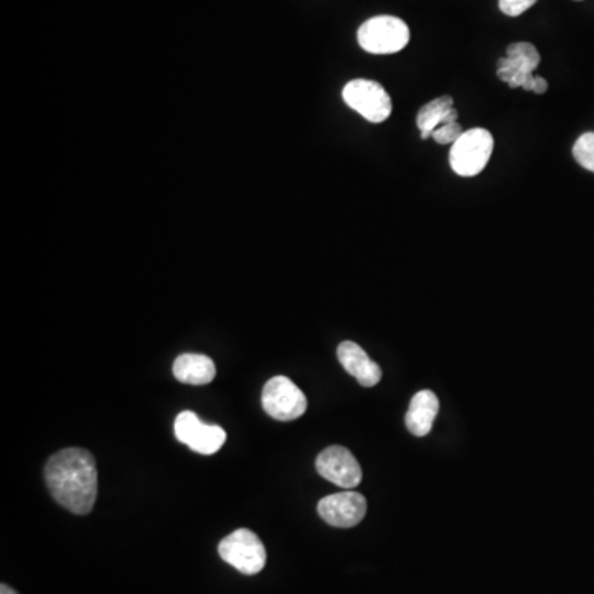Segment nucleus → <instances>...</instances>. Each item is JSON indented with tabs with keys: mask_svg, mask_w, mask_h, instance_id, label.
Here are the masks:
<instances>
[{
	"mask_svg": "<svg viewBox=\"0 0 594 594\" xmlns=\"http://www.w3.org/2000/svg\"><path fill=\"white\" fill-rule=\"evenodd\" d=\"M45 482L58 504L76 515L90 514L98 497L95 456L83 448H66L45 464Z\"/></svg>",
	"mask_w": 594,
	"mask_h": 594,
	"instance_id": "1",
	"label": "nucleus"
},
{
	"mask_svg": "<svg viewBox=\"0 0 594 594\" xmlns=\"http://www.w3.org/2000/svg\"><path fill=\"white\" fill-rule=\"evenodd\" d=\"M540 65V53L532 43H512L507 48V57L500 58L497 76L510 88H524L537 95L548 90V83L542 76L533 75Z\"/></svg>",
	"mask_w": 594,
	"mask_h": 594,
	"instance_id": "2",
	"label": "nucleus"
},
{
	"mask_svg": "<svg viewBox=\"0 0 594 594\" xmlns=\"http://www.w3.org/2000/svg\"><path fill=\"white\" fill-rule=\"evenodd\" d=\"M360 47L373 55L398 53L410 42V29L403 20L392 15H378L360 25Z\"/></svg>",
	"mask_w": 594,
	"mask_h": 594,
	"instance_id": "3",
	"label": "nucleus"
},
{
	"mask_svg": "<svg viewBox=\"0 0 594 594\" xmlns=\"http://www.w3.org/2000/svg\"><path fill=\"white\" fill-rule=\"evenodd\" d=\"M492 151H494V137L491 132L482 128L469 129L454 142L449 154V162L456 174L461 177H474L486 169Z\"/></svg>",
	"mask_w": 594,
	"mask_h": 594,
	"instance_id": "4",
	"label": "nucleus"
},
{
	"mask_svg": "<svg viewBox=\"0 0 594 594\" xmlns=\"http://www.w3.org/2000/svg\"><path fill=\"white\" fill-rule=\"evenodd\" d=\"M218 553L223 561L233 566L243 575H256L266 565V548L250 528H238L223 538L218 545Z\"/></svg>",
	"mask_w": 594,
	"mask_h": 594,
	"instance_id": "5",
	"label": "nucleus"
},
{
	"mask_svg": "<svg viewBox=\"0 0 594 594\" xmlns=\"http://www.w3.org/2000/svg\"><path fill=\"white\" fill-rule=\"evenodd\" d=\"M342 98L350 109H354L370 123H383L393 111L392 98L380 83L372 80H352L345 85Z\"/></svg>",
	"mask_w": 594,
	"mask_h": 594,
	"instance_id": "6",
	"label": "nucleus"
},
{
	"mask_svg": "<svg viewBox=\"0 0 594 594\" xmlns=\"http://www.w3.org/2000/svg\"><path fill=\"white\" fill-rule=\"evenodd\" d=\"M263 410L278 421H294L307 410V398L288 377H274L263 388Z\"/></svg>",
	"mask_w": 594,
	"mask_h": 594,
	"instance_id": "7",
	"label": "nucleus"
},
{
	"mask_svg": "<svg viewBox=\"0 0 594 594\" xmlns=\"http://www.w3.org/2000/svg\"><path fill=\"white\" fill-rule=\"evenodd\" d=\"M175 436L180 443L187 444L192 451L205 456L220 451L227 441L225 429L217 425H205L198 420L194 411H182L175 418Z\"/></svg>",
	"mask_w": 594,
	"mask_h": 594,
	"instance_id": "8",
	"label": "nucleus"
},
{
	"mask_svg": "<svg viewBox=\"0 0 594 594\" xmlns=\"http://www.w3.org/2000/svg\"><path fill=\"white\" fill-rule=\"evenodd\" d=\"M316 469L324 479L342 489H354L362 481V467L344 446H329L316 459Z\"/></svg>",
	"mask_w": 594,
	"mask_h": 594,
	"instance_id": "9",
	"label": "nucleus"
},
{
	"mask_svg": "<svg viewBox=\"0 0 594 594\" xmlns=\"http://www.w3.org/2000/svg\"><path fill=\"white\" fill-rule=\"evenodd\" d=\"M317 512L321 519L332 527H355L367 514V500L359 492H339L324 497L317 505Z\"/></svg>",
	"mask_w": 594,
	"mask_h": 594,
	"instance_id": "10",
	"label": "nucleus"
},
{
	"mask_svg": "<svg viewBox=\"0 0 594 594\" xmlns=\"http://www.w3.org/2000/svg\"><path fill=\"white\" fill-rule=\"evenodd\" d=\"M337 359L345 372L357 378L362 387H375L382 380V368L368 357L367 352L352 340H345L337 349Z\"/></svg>",
	"mask_w": 594,
	"mask_h": 594,
	"instance_id": "11",
	"label": "nucleus"
},
{
	"mask_svg": "<svg viewBox=\"0 0 594 594\" xmlns=\"http://www.w3.org/2000/svg\"><path fill=\"white\" fill-rule=\"evenodd\" d=\"M438 411V396L434 395L433 392H429V390L416 393L413 400H411L408 413H406V428L411 434L423 438L433 429V423L436 416H438Z\"/></svg>",
	"mask_w": 594,
	"mask_h": 594,
	"instance_id": "12",
	"label": "nucleus"
},
{
	"mask_svg": "<svg viewBox=\"0 0 594 594\" xmlns=\"http://www.w3.org/2000/svg\"><path fill=\"white\" fill-rule=\"evenodd\" d=\"M217 375L210 357L202 354H182L175 359L174 377L185 385H207Z\"/></svg>",
	"mask_w": 594,
	"mask_h": 594,
	"instance_id": "13",
	"label": "nucleus"
},
{
	"mask_svg": "<svg viewBox=\"0 0 594 594\" xmlns=\"http://www.w3.org/2000/svg\"><path fill=\"white\" fill-rule=\"evenodd\" d=\"M459 114L454 109V99L451 96H441L426 103L418 111L416 124L421 131V139L433 137L434 129L443 124L458 123Z\"/></svg>",
	"mask_w": 594,
	"mask_h": 594,
	"instance_id": "14",
	"label": "nucleus"
},
{
	"mask_svg": "<svg viewBox=\"0 0 594 594\" xmlns=\"http://www.w3.org/2000/svg\"><path fill=\"white\" fill-rule=\"evenodd\" d=\"M573 156L581 167L594 172V132H586L575 142Z\"/></svg>",
	"mask_w": 594,
	"mask_h": 594,
	"instance_id": "15",
	"label": "nucleus"
},
{
	"mask_svg": "<svg viewBox=\"0 0 594 594\" xmlns=\"http://www.w3.org/2000/svg\"><path fill=\"white\" fill-rule=\"evenodd\" d=\"M462 134H464V129H462L461 124H443V126L434 129L433 139L438 142V144H441V146H446V144H454Z\"/></svg>",
	"mask_w": 594,
	"mask_h": 594,
	"instance_id": "16",
	"label": "nucleus"
},
{
	"mask_svg": "<svg viewBox=\"0 0 594 594\" xmlns=\"http://www.w3.org/2000/svg\"><path fill=\"white\" fill-rule=\"evenodd\" d=\"M535 4L537 0H499V9L509 17H519Z\"/></svg>",
	"mask_w": 594,
	"mask_h": 594,
	"instance_id": "17",
	"label": "nucleus"
},
{
	"mask_svg": "<svg viewBox=\"0 0 594 594\" xmlns=\"http://www.w3.org/2000/svg\"><path fill=\"white\" fill-rule=\"evenodd\" d=\"M0 594H19L14 588H10L9 585L0 586Z\"/></svg>",
	"mask_w": 594,
	"mask_h": 594,
	"instance_id": "18",
	"label": "nucleus"
}]
</instances>
